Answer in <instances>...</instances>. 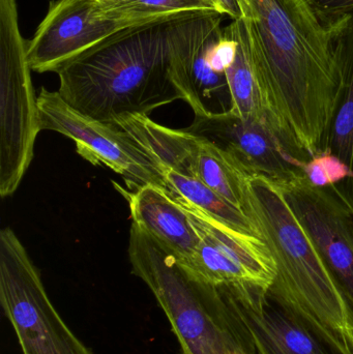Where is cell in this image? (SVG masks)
Listing matches in <instances>:
<instances>
[{"instance_id": "16", "label": "cell", "mask_w": 353, "mask_h": 354, "mask_svg": "<svg viewBox=\"0 0 353 354\" xmlns=\"http://www.w3.org/2000/svg\"><path fill=\"white\" fill-rule=\"evenodd\" d=\"M228 28L236 37L238 46L233 60L226 70L230 95L227 113L244 122L269 127L246 19L232 20Z\"/></svg>"}, {"instance_id": "23", "label": "cell", "mask_w": 353, "mask_h": 354, "mask_svg": "<svg viewBox=\"0 0 353 354\" xmlns=\"http://www.w3.org/2000/svg\"><path fill=\"white\" fill-rule=\"evenodd\" d=\"M203 3L207 4L211 10L213 12H219V14L226 16L225 12H224L223 6L220 3L219 0H200Z\"/></svg>"}, {"instance_id": "13", "label": "cell", "mask_w": 353, "mask_h": 354, "mask_svg": "<svg viewBox=\"0 0 353 354\" xmlns=\"http://www.w3.org/2000/svg\"><path fill=\"white\" fill-rule=\"evenodd\" d=\"M186 130L229 151L251 171L279 181L305 174L306 163L294 157L267 124L244 122L225 112L196 115Z\"/></svg>"}, {"instance_id": "6", "label": "cell", "mask_w": 353, "mask_h": 354, "mask_svg": "<svg viewBox=\"0 0 353 354\" xmlns=\"http://www.w3.org/2000/svg\"><path fill=\"white\" fill-rule=\"evenodd\" d=\"M0 304L23 354H95L62 319L10 227L0 231Z\"/></svg>"}, {"instance_id": "8", "label": "cell", "mask_w": 353, "mask_h": 354, "mask_svg": "<svg viewBox=\"0 0 353 354\" xmlns=\"http://www.w3.org/2000/svg\"><path fill=\"white\" fill-rule=\"evenodd\" d=\"M41 130L54 131L75 141L81 157L107 166L124 177L131 189L151 185L167 191L155 158L115 124L99 122L70 107L58 91L41 88L37 95Z\"/></svg>"}, {"instance_id": "22", "label": "cell", "mask_w": 353, "mask_h": 354, "mask_svg": "<svg viewBox=\"0 0 353 354\" xmlns=\"http://www.w3.org/2000/svg\"><path fill=\"white\" fill-rule=\"evenodd\" d=\"M242 12V18L248 20H256L255 0H236Z\"/></svg>"}, {"instance_id": "5", "label": "cell", "mask_w": 353, "mask_h": 354, "mask_svg": "<svg viewBox=\"0 0 353 354\" xmlns=\"http://www.w3.org/2000/svg\"><path fill=\"white\" fill-rule=\"evenodd\" d=\"M19 26L17 0H0V195H12L41 131L37 97Z\"/></svg>"}, {"instance_id": "21", "label": "cell", "mask_w": 353, "mask_h": 354, "mask_svg": "<svg viewBox=\"0 0 353 354\" xmlns=\"http://www.w3.org/2000/svg\"><path fill=\"white\" fill-rule=\"evenodd\" d=\"M220 3L223 6L226 16L230 17L232 20L242 18V12L238 6L236 0H219Z\"/></svg>"}, {"instance_id": "18", "label": "cell", "mask_w": 353, "mask_h": 354, "mask_svg": "<svg viewBox=\"0 0 353 354\" xmlns=\"http://www.w3.org/2000/svg\"><path fill=\"white\" fill-rule=\"evenodd\" d=\"M99 18L126 24H144L196 12H213L200 0H97Z\"/></svg>"}, {"instance_id": "4", "label": "cell", "mask_w": 353, "mask_h": 354, "mask_svg": "<svg viewBox=\"0 0 353 354\" xmlns=\"http://www.w3.org/2000/svg\"><path fill=\"white\" fill-rule=\"evenodd\" d=\"M132 274L153 292L182 354H256L246 328L218 287L197 278L153 235L132 223Z\"/></svg>"}, {"instance_id": "20", "label": "cell", "mask_w": 353, "mask_h": 354, "mask_svg": "<svg viewBox=\"0 0 353 354\" xmlns=\"http://www.w3.org/2000/svg\"><path fill=\"white\" fill-rule=\"evenodd\" d=\"M323 24L332 27L353 12V0H306Z\"/></svg>"}, {"instance_id": "3", "label": "cell", "mask_w": 353, "mask_h": 354, "mask_svg": "<svg viewBox=\"0 0 353 354\" xmlns=\"http://www.w3.org/2000/svg\"><path fill=\"white\" fill-rule=\"evenodd\" d=\"M245 214L276 264L269 290L340 354H353V305L344 295L279 181L250 171Z\"/></svg>"}, {"instance_id": "11", "label": "cell", "mask_w": 353, "mask_h": 354, "mask_svg": "<svg viewBox=\"0 0 353 354\" xmlns=\"http://www.w3.org/2000/svg\"><path fill=\"white\" fill-rule=\"evenodd\" d=\"M279 183L336 282L353 305V214L331 191L315 187L305 174Z\"/></svg>"}, {"instance_id": "2", "label": "cell", "mask_w": 353, "mask_h": 354, "mask_svg": "<svg viewBox=\"0 0 353 354\" xmlns=\"http://www.w3.org/2000/svg\"><path fill=\"white\" fill-rule=\"evenodd\" d=\"M180 16L126 27L83 52L56 72L58 93L80 113L111 124L184 101L172 66V25Z\"/></svg>"}, {"instance_id": "19", "label": "cell", "mask_w": 353, "mask_h": 354, "mask_svg": "<svg viewBox=\"0 0 353 354\" xmlns=\"http://www.w3.org/2000/svg\"><path fill=\"white\" fill-rule=\"evenodd\" d=\"M305 176L315 187L333 191L348 178V170L331 153H319L307 162Z\"/></svg>"}, {"instance_id": "12", "label": "cell", "mask_w": 353, "mask_h": 354, "mask_svg": "<svg viewBox=\"0 0 353 354\" xmlns=\"http://www.w3.org/2000/svg\"><path fill=\"white\" fill-rule=\"evenodd\" d=\"M97 0H53L35 35L27 41V58L33 72H57L61 66L110 35L130 27L102 19Z\"/></svg>"}, {"instance_id": "15", "label": "cell", "mask_w": 353, "mask_h": 354, "mask_svg": "<svg viewBox=\"0 0 353 354\" xmlns=\"http://www.w3.org/2000/svg\"><path fill=\"white\" fill-rule=\"evenodd\" d=\"M124 194L133 223L173 252L182 263L190 261L200 236L184 206L155 185L135 187Z\"/></svg>"}, {"instance_id": "14", "label": "cell", "mask_w": 353, "mask_h": 354, "mask_svg": "<svg viewBox=\"0 0 353 354\" xmlns=\"http://www.w3.org/2000/svg\"><path fill=\"white\" fill-rule=\"evenodd\" d=\"M333 41L341 85L321 153H331L347 168L348 178L331 192L353 214V12L333 25Z\"/></svg>"}, {"instance_id": "17", "label": "cell", "mask_w": 353, "mask_h": 354, "mask_svg": "<svg viewBox=\"0 0 353 354\" xmlns=\"http://www.w3.org/2000/svg\"><path fill=\"white\" fill-rule=\"evenodd\" d=\"M162 168L168 193L219 221L222 224L259 237L258 229L248 216L205 185L200 179L170 168Z\"/></svg>"}, {"instance_id": "9", "label": "cell", "mask_w": 353, "mask_h": 354, "mask_svg": "<svg viewBox=\"0 0 353 354\" xmlns=\"http://www.w3.org/2000/svg\"><path fill=\"white\" fill-rule=\"evenodd\" d=\"M178 201L188 212L200 236L194 255L190 261L182 263L197 278L216 287L253 285L269 288L273 285L275 261L260 237L234 230L201 210Z\"/></svg>"}, {"instance_id": "10", "label": "cell", "mask_w": 353, "mask_h": 354, "mask_svg": "<svg viewBox=\"0 0 353 354\" xmlns=\"http://www.w3.org/2000/svg\"><path fill=\"white\" fill-rule=\"evenodd\" d=\"M218 288L246 328L255 353L340 354L269 288L253 285Z\"/></svg>"}, {"instance_id": "7", "label": "cell", "mask_w": 353, "mask_h": 354, "mask_svg": "<svg viewBox=\"0 0 353 354\" xmlns=\"http://www.w3.org/2000/svg\"><path fill=\"white\" fill-rule=\"evenodd\" d=\"M223 17L209 10L189 12L172 25L174 76L195 116L225 113L230 109L226 70L238 43L228 26H221Z\"/></svg>"}, {"instance_id": "1", "label": "cell", "mask_w": 353, "mask_h": 354, "mask_svg": "<svg viewBox=\"0 0 353 354\" xmlns=\"http://www.w3.org/2000/svg\"><path fill=\"white\" fill-rule=\"evenodd\" d=\"M248 20L267 120L300 161L323 153L341 77L327 27L306 0H255Z\"/></svg>"}]
</instances>
